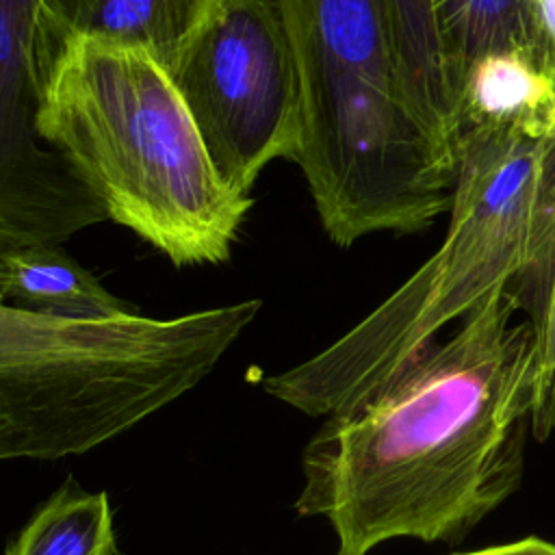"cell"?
Masks as SVG:
<instances>
[{"mask_svg": "<svg viewBox=\"0 0 555 555\" xmlns=\"http://www.w3.org/2000/svg\"><path fill=\"white\" fill-rule=\"evenodd\" d=\"M509 304L496 291L310 438L295 509L332 525L336 555L392 538L460 544L518 490L535 356Z\"/></svg>", "mask_w": 555, "mask_h": 555, "instance_id": "1", "label": "cell"}, {"mask_svg": "<svg viewBox=\"0 0 555 555\" xmlns=\"http://www.w3.org/2000/svg\"><path fill=\"white\" fill-rule=\"evenodd\" d=\"M37 128L173 267L219 264L254 199L217 173L167 67L141 46L35 24Z\"/></svg>", "mask_w": 555, "mask_h": 555, "instance_id": "2", "label": "cell"}, {"mask_svg": "<svg viewBox=\"0 0 555 555\" xmlns=\"http://www.w3.org/2000/svg\"><path fill=\"white\" fill-rule=\"evenodd\" d=\"M299 82L293 160L325 234L340 247L373 232L427 228L457 173L403 102L384 0H280Z\"/></svg>", "mask_w": 555, "mask_h": 555, "instance_id": "3", "label": "cell"}, {"mask_svg": "<svg viewBox=\"0 0 555 555\" xmlns=\"http://www.w3.org/2000/svg\"><path fill=\"white\" fill-rule=\"evenodd\" d=\"M260 308L69 319L0 301V460H56L132 429L195 388Z\"/></svg>", "mask_w": 555, "mask_h": 555, "instance_id": "4", "label": "cell"}, {"mask_svg": "<svg viewBox=\"0 0 555 555\" xmlns=\"http://www.w3.org/2000/svg\"><path fill=\"white\" fill-rule=\"evenodd\" d=\"M165 67L230 189L249 195L271 160H293L299 82L280 0H215Z\"/></svg>", "mask_w": 555, "mask_h": 555, "instance_id": "5", "label": "cell"}, {"mask_svg": "<svg viewBox=\"0 0 555 555\" xmlns=\"http://www.w3.org/2000/svg\"><path fill=\"white\" fill-rule=\"evenodd\" d=\"M43 0H0V256L61 245L108 219L72 163L37 128L35 17Z\"/></svg>", "mask_w": 555, "mask_h": 555, "instance_id": "6", "label": "cell"}, {"mask_svg": "<svg viewBox=\"0 0 555 555\" xmlns=\"http://www.w3.org/2000/svg\"><path fill=\"white\" fill-rule=\"evenodd\" d=\"M408 113L434 154L457 173L464 87L451 63L436 0H384Z\"/></svg>", "mask_w": 555, "mask_h": 555, "instance_id": "7", "label": "cell"}, {"mask_svg": "<svg viewBox=\"0 0 555 555\" xmlns=\"http://www.w3.org/2000/svg\"><path fill=\"white\" fill-rule=\"evenodd\" d=\"M215 0H43L41 28L141 46L165 65Z\"/></svg>", "mask_w": 555, "mask_h": 555, "instance_id": "8", "label": "cell"}, {"mask_svg": "<svg viewBox=\"0 0 555 555\" xmlns=\"http://www.w3.org/2000/svg\"><path fill=\"white\" fill-rule=\"evenodd\" d=\"M0 301L69 319H108L137 312L111 295L61 245H35L0 256Z\"/></svg>", "mask_w": 555, "mask_h": 555, "instance_id": "9", "label": "cell"}, {"mask_svg": "<svg viewBox=\"0 0 555 555\" xmlns=\"http://www.w3.org/2000/svg\"><path fill=\"white\" fill-rule=\"evenodd\" d=\"M108 494L87 492L67 477L7 544L4 555H115Z\"/></svg>", "mask_w": 555, "mask_h": 555, "instance_id": "10", "label": "cell"}, {"mask_svg": "<svg viewBox=\"0 0 555 555\" xmlns=\"http://www.w3.org/2000/svg\"><path fill=\"white\" fill-rule=\"evenodd\" d=\"M436 7L462 87L468 72L488 56L522 54L551 72L540 56L525 0H436Z\"/></svg>", "mask_w": 555, "mask_h": 555, "instance_id": "11", "label": "cell"}, {"mask_svg": "<svg viewBox=\"0 0 555 555\" xmlns=\"http://www.w3.org/2000/svg\"><path fill=\"white\" fill-rule=\"evenodd\" d=\"M460 555H555V544L540 538H525L518 542L479 548V551L460 553Z\"/></svg>", "mask_w": 555, "mask_h": 555, "instance_id": "12", "label": "cell"}]
</instances>
